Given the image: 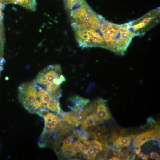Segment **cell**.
Listing matches in <instances>:
<instances>
[{"instance_id": "9a60e30c", "label": "cell", "mask_w": 160, "mask_h": 160, "mask_svg": "<svg viewBox=\"0 0 160 160\" xmlns=\"http://www.w3.org/2000/svg\"><path fill=\"white\" fill-rule=\"evenodd\" d=\"M0 1L3 5L14 4L32 11H34L36 9L37 2L36 0H0Z\"/></svg>"}, {"instance_id": "8fae6325", "label": "cell", "mask_w": 160, "mask_h": 160, "mask_svg": "<svg viewBox=\"0 0 160 160\" xmlns=\"http://www.w3.org/2000/svg\"><path fill=\"white\" fill-rule=\"evenodd\" d=\"M160 136L159 128L147 131L141 133L135 137L132 142V145L134 147H138L145 143L151 140L156 139Z\"/></svg>"}, {"instance_id": "9c48e42d", "label": "cell", "mask_w": 160, "mask_h": 160, "mask_svg": "<svg viewBox=\"0 0 160 160\" xmlns=\"http://www.w3.org/2000/svg\"><path fill=\"white\" fill-rule=\"evenodd\" d=\"M92 105H87L80 111L64 112L60 116L61 119L73 127H77L81 124L91 111Z\"/></svg>"}, {"instance_id": "277c9868", "label": "cell", "mask_w": 160, "mask_h": 160, "mask_svg": "<svg viewBox=\"0 0 160 160\" xmlns=\"http://www.w3.org/2000/svg\"><path fill=\"white\" fill-rule=\"evenodd\" d=\"M68 12L74 30L85 28L98 30L104 19L95 12L86 2Z\"/></svg>"}, {"instance_id": "ffe728a7", "label": "cell", "mask_w": 160, "mask_h": 160, "mask_svg": "<svg viewBox=\"0 0 160 160\" xmlns=\"http://www.w3.org/2000/svg\"><path fill=\"white\" fill-rule=\"evenodd\" d=\"M138 148V149H135V153L137 154H138L140 152L141 150L140 146Z\"/></svg>"}, {"instance_id": "5bb4252c", "label": "cell", "mask_w": 160, "mask_h": 160, "mask_svg": "<svg viewBox=\"0 0 160 160\" xmlns=\"http://www.w3.org/2000/svg\"><path fill=\"white\" fill-rule=\"evenodd\" d=\"M90 112L81 124V129L85 130L88 127L96 126L104 123V120L95 113L91 111Z\"/></svg>"}, {"instance_id": "5b68a950", "label": "cell", "mask_w": 160, "mask_h": 160, "mask_svg": "<svg viewBox=\"0 0 160 160\" xmlns=\"http://www.w3.org/2000/svg\"><path fill=\"white\" fill-rule=\"evenodd\" d=\"M18 96L23 107L30 113L37 114L42 117L44 114L49 111L38 96L33 81L23 83L19 86Z\"/></svg>"}, {"instance_id": "e0dca14e", "label": "cell", "mask_w": 160, "mask_h": 160, "mask_svg": "<svg viewBox=\"0 0 160 160\" xmlns=\"http://www.w3.org/2000/svg\"><path fill=\"white\" fill-rule=\"evenodd\" d=\"M149 156L153 159L155 160H159L160 156L159 154L157 152L152 151L149 154Z\"/></svg>"}, {"instance_id": "52a82bcc", "label": "cell", "mask_w": 160, "mask_h": 160, "mask_svg": "<svg viewBox=\"0 0 160 160\" xmlns=\"http://www.w3.org/2000/svg\"><path fill=\"white\" fill-rule=\"evenodd\" d=\"M44 120V126L38 143L40 147H46L52 143L56 133L57 127L61 121L57 114L49 111L42 116Z\"/></svg>"}, {"instance_id": "ac0fdd59", "label": "cell", "mask_w": 160, "mask_h": 160, "mask_svg": "<svg viewBox=\"0 0 160 160\" xmlns=\"http://www.w3.org/2000/svg\"><path fill=\"white\" fill-rule=\"evenodd\" d=\"M138 156L139 157L141 158L143 160H147L149 158V156L145 154L142 152H140L138 154Z\"/></svg>"}, {"instance_id": "8992f818", "label": "cell", "mask_w": 160, "mask_h": 160, "mask_svg": "<svg viewBox=\"0 0 160 160\" xmlns=\"http://www.w3.org/2000/svg\"><path fill=\"white\" fill-rule=\"evenodd\" d=\"M160 21V8L151 10L141 17L129 23L130 30L135 36H142Z\"/></svg>"}, {"instance_id": "6da1fadb", "label": "cell", "mask_w": 160, "mask_h": 160, "mask_svg": "<svg viewBox=\"0 0 160 160\" xmlns=\"http://www.w3.org/2000/svg\"><path fill=\"white\" fill-rule=\"evenodd\" d=\"M130 27L129 22L119 25L104 19L99 30L104 39L105 48L116 54L123 55L135 37Z\"/></svg>"}, {"instance_id": "7a4b0ae2", "label": "cell", "mask_w": 160, "mask_h": 160, "mask_svg": "<svg viewBox=\"0 0 160 160\" xmlns=\"http://www.w3.org/2000/svg\"><path fill=\"white\" fill-rule=\"evenodd\" d=\"M82 140L79 137V130L61 120L57 127L52 144L59 158L71 159L74 147Z\"/></svg>"}, {"instance_id": "4fadbf2b", "label": "cell", "mask_w": 160, "mask_h": 160, "mask_svg": "<svg viewBox=\"0 0 160 160\" xmlns=\"http://www.w3.org/2000/svg\"><path fill=\"white\" fill-rule=\"evenodd\" d=\"M87 132L89 137L102 143H105L109 135L108 130L105 125L98 127L94 130Z\"/></svg>"}, {"instance_id": "30bf717a", "label": "cell", "mask_w": 160, "mask_h": 160, "mask_svg": "<svg viewBox=\"0 0 160 160\" xmlns=\"http://www.w3.org/2000/svg\"><path fill=\"white\" fill-rule=\"evenodd\" d=\"M91 111L104 120H109L111 117L106 100L99 98L95 100L91 106Z\"/></svg>"}, {"instance_id": "d6986e66", "label": "cell", "mask_w": 160, "mask_h": 160, "mask_svg": "<svg viewBox=\"0 0 160 160\" xmlns=\"http://www.w3.org/2000/svg\"><path fill=\"white\" fill-rule=\"evenodd\" d=\"M5 61L0 60V76L1 71L3 69L4 64L5 63Z\"/></svg>"}, {"instance_id": "ba28073f", "label": "cell", "mask_w": 160, "mask_h": 160, "mask_svg": "<svg viewBox=\"0 0 160 160\" xmlns=\"http://www.w3.org/2000/svg\"><path fill=\"white\" fill-rule=\"evenodd\" d=\"M79 46L82 48L100 47L105 48V43L99 30L81 28L74 30Z\"/></svg>"}, {"instance_id": "2e32d148", "label": "cell", "mask_w": 160, "mask_h": 160, "mask_svg": "<svg viewBox=\"0 0 160 160\" xmlns=\"http://www.w3.org/2000/svg\"><path fill=\"white\" fill-rule=\"evenodd\" d=\"M135 135H130L124 137H119L114 142L113 145L116 147H122L129 146Z\"/></svg>"}, {"instance_id": "7c38bea8", "label": "cell", "mask_w": 160, "mask_h": 160, "mask_svg": "<svg viewBox=\"0 0 160 160\" xmlns=\"http://www.w3.org/2000/svg\"><path fill=\"white\" fill-rule=\"evenodd\" d=\"M68 107L73 111H80L86 107L90 102L89 99L76 95L69 98Z\"/></svg>"}, {"instance_id": "3957f363", "label": "cell", "mask_w": 160, "mask_h": 160, "mask_svg": "<svg viewBox=\"0 0 160 160\" xmlns=\"http://www.w3.org/2000/svg\"><path fill=\"white\" fill-rule=\"evenodd\" d=\"M66 80L58 64L50 65L40 71L33 81L44 88L53 98L59 99L62 90L60 85Z\"/></svg>"}]
</instances>
